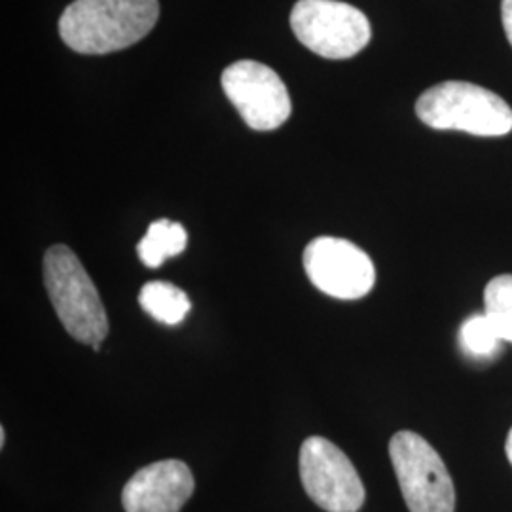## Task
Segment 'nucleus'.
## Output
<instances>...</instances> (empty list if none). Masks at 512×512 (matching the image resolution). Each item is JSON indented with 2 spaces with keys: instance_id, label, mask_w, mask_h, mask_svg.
Here are the masks:
<instances>
[{
  "instance_id": "obj_6",
  "label": "nucleus",
  "mask_w": 512,
  "mask_h": 512,
  "mask_svg": "<svg viewBox=\"0 0 512 512\" xmlns=\"http://www.w3.org/2000/svg\"><path fill=\"white\" fill-rule=\"evenodd\" d=\"M300 480L311 501L327 512H359L363 480L348 456L330 440L310 437L300 448Z\"/></svg>"
},
{
  "instance_id": "obj_2",
  "label": "nucleus",
  "mask_w": 512,
  "mask_h": 512,
  "mask_svg": "<svg viewBox=\"0 0 512 512\" xmlns=\"http://www.w3.org/2000/svg\"><path fill=\"white\" fill-rule=\"evenodd\" d=\"M44 287L69 336L82 344H101L109 317L92 277L67 245H52L44 255Z\"/></svg>"
},
{
  "instance_id": "obj_16",
  "label": "nucleus",
  "mask_w": 512,
  "mask_h": 512,
  "mask_svg": "<svg viewBox=\"0 0 512 512\" xmlns=\"http://www.w3.org/2000/svg\"><path fill=\"white\" fill-rule=\"evenodd\" d=\"M4 442H6V431H4V427L0 429V446H4Z\"/></svg>"
},
{
  "instance_id": "obj_4",
  "label": "nucleus",
  "mask_w": 512,
  "mask_h": 512,
  "mask_svg": "<svg viewBox=\"0 0 512 512\" xmlns=\"http://www.w3.org/2000/svg\"><path fill=\"white\" fill-rule=\"evenodd\" d=\"M389 458L410 512H454L452 476L427 440L412 431H399L389 442Z\"/></svg>"
},
{
  "instance_id": "obj_7",
  "label": "nucleus",
  "mask_w": 512,
  "mask_h": 512,
  "mask_svg": "<svg viewBox=\"0 0 512 512\" xmlns=\"http://www.w3.org/2000/svg\"><path fill=\"white\" fill-rule=\"evenodd\" d=\"M222 90L255 131L281 128L293 110L285 82L274 69L253 59H241L224 69Z\"/></svg>"
},
{
  "instance_id": "obj_5",
  "label": "nucleus",
  "mask_w": 512,
  "mask_h": 512,
  "mask_svg": "<svg viewBox=\"0 0 512 512\" xmlns=\"http://www.w3.org/2000/svg\"><path fill=\"white\" fill-rule=\"evenodd\" d=\"M291 27L294 37L325 59H349L365 50L372 38L365 14L340 0H298Z\"/></svg>"
},
{
  "instance_id": "obj_15",
  "label": "nucleus",
  "mask_w": 512,
  "mask_h": 512,
  "mask_svg": "<svg viewBox=\"0 0 512 512\" xmlns=\"http://www.w3.org/2000/svg\"><path fill=\"white\" fill-rule=\"evenodd\" d=\"M505 450H507V458L511 461L512 465V429L511 433H509V437H507V444H505Z\"/></svg>"
},
{
  "instance_id": "obj_13",
  "label": "nucleus",
  "mask_w": 512,
  "mask_h": 512,
  "mask_svg": "<svg viewBox=\"0 0 512 512\" xmlns=\"http://www.w3.org/2000/svg\"><path fill=\"white\" fill-rule=\"evenodd\" d=\"M459 344L461 349L473 357V359H492L499 349H501V336L495 330L492 321L486 317V313L482 315H473L469 317L459 330Z\"/></svg>"
},
{
  "instance_id": "obj_3",
  "label": "nucleus",
  "mask_w": 512,
  "mask_h": 512,
  "mask_svg": "<svg viewBox=\"0 0 512 512\" xmlns=\"http://www.w3.org/2000/svg\"><path fill=\"white\" fill-rule=\"evenodd\" d=\"M416 114L429 128L465 131L476 137H503L512 131L505 99L471 82H442L421 93Z\"/></svg>"
},
{
  "instance_id": "obj_14",
  "label": "nucleus",
  "mask_w": 512,
  "mask_h": 512,
  "mask_svg": "<svg viewBox=\"0 0 512 512\" xmlns=\"http://www.w3.org/2000/svg\"><path fill=\"white\" fill-rule=\"evenodd\" d=\"M501 19H503L507 40L512 46V0H501Z\"/></svg>"
},
{
  "instance_id": "obj_8",
  "label": "nucleus",
  "mask_w": 512,
  "mask_h": 512,
  "mask_svg": "<svg viewBox=\"0 0 512 512\" xmlns=\"http://www.w3.org/2000/svg\"><path fill=\"white\" fill-rule=\"evenodd\" d=\"M304 270L321 293L338 300H359L376 283L370 256L348 239L325 236L310 241L304 251Z\"/></svg>"
},
{
  "instance_id": "obj_1",
  "label": "nucleus",
  "mask_w": 512,
  "mask_h": 512,
  "mask_svg": "<svg viewBox=\"0 0 512 512\" xmlns=\"http://www.w3.org/2000/svg\"><path fill=\"white\" fill-rule=\"evenodd\" d=\"M158 18V0H74L59 18V35L78 54H112L147 37Z\"/></svg>"
},
{
  "instance_id": "obj_11",
  "label": "nucleus",
  "mask_w": 512,
  "mask_h": 512,
  "mask_svg": "<svg viewBox=\"0 0 512 512\" xmlns=\"http://www.w3.org/2000/svg\"><path fill=\"white\" fill-rule=\"evenodd\" d=\"M139 304L148 315L165 325H179L192 310L183 289L167 281H150L139 294Z\"/></svg>"
},
{
  "instance_id": "obj_9",
  "label": "nucleus",
  "mask_w": 512,
  "mask_h": 512,
  "mask_svg": "<svg viewBox=\"0 0 512 512\" xmlns=\"http://www.w3.org/2000/svg\"><path fill=\"white\" fill-rule=\"evenodd\" d=\"M194 476L179 459H164L129 478L122 505L126 512H179L194 494Z\"/></svg>"
},
{
  "instance_id": "obj_10",
  "label": "nucleus",
  "mask_w": 512,
  "mask_h": 512,
  "mask_svg": "<svg viewBox=\"0 0 512 512\" xmlns=\"http://www.w3.org/2000/svg\"><path fill=\"white\" fill-rule=\"evenodd\" d=\"M186 243L188 234L181 222L160 219L148 226L145 238L137 245V253L148 268H160L167 258L181 255Z\"/></svg>"
},
{
  "instance_id": "obj_12",
  "label": "nucleus",
  "mask_w": 512,
  "mask_h": 512,
  "mask_svg": "<svg viewBox=\"0 0 512 512\" xmlns=\"http://www.w3.org/2000/svg\"><path fill=\"white\" fill-rule=\"evenodd\" d=\"M484 313L503 342L512 344V275H497L484 291Z\"/></svg>"
}]
</instances>
